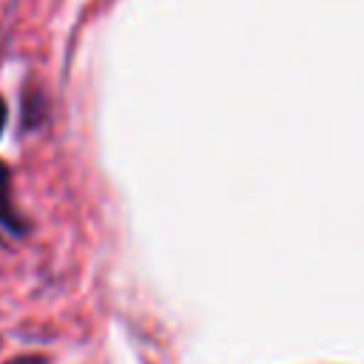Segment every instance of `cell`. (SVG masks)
<instances>
[{"instance_id": "obj_1", "label": "cell", "mask_w": 364, "mask_h": 364, "mask_svg": "<svg viewBox=\"0 0 364 364\" xmlns=\"http://www.w3.org/2000/svg\"><path fill=\"white\" fill-rule=\"evenodd\" d=\"M0 222L11 225V219H9V173L3 165H0Z\"/></svg>"}, {"instance_id": "obj_2", "label": "cell", "mask_w": 364, "mask_h": 364, "mask_svg": "<svg viewBox=\"0 0 364 364\" xmlns=\"http://www.w3.org/2000/svg\"><path fill=\"white\" fill-rule=\"evenodd\" d=\"M3 122H6V105L0 102V131H3Z\"/></svg>"}]
</instances>
